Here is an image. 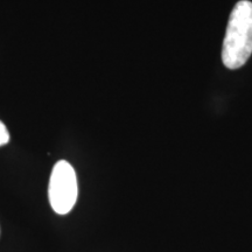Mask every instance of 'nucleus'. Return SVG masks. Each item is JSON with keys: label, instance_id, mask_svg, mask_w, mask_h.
I'll use <instances>...</instances> for the list:
<instances>
[{"label": "nucleus", "instance_id": "nucleus-1", "mask_svg": "<svg viewBox=\"0 0 252 252\" xmlns=\"http://www.w3.org/2000/svg\"><path fill=\"white\" fill-rule=\"evenodd\" d=\"M252 54V2L238 1L230 14L223 40L222 61L226 68L244 65Z\"/></svg>", "mask_w": 252, "mask_h": 252}, {"label": "nucleus", "instance_id": "nucleus-2", "mask_svg": "<svg viewBox=\"0 0 252 252\" xmlns=\"http://www.w3.org/2000/svg\"><path fill=\"white\" fill-rule=\"evenodd\" d=\"M77 193L74 167L65 160H60L53 167L48 186V198L53 210L59 215L68 214L76 203Z\"/></svg>", "mask_w": 252, "mask_h": 252}, {"label": "nucleus", "instance_id": "nucleus-3", "mask_svg": "<svg viewBox=\"0 0 252 252\" xmlns=\"http://www.w3.org/2000/svg\"><path fill=\"white\" fill-rule=\"evenodd\" d=\"M9 141V133L6 125L0 121V146H4Z\"/></svg>", "mask_w": 252, "mask_h": 252}]
</instances>
